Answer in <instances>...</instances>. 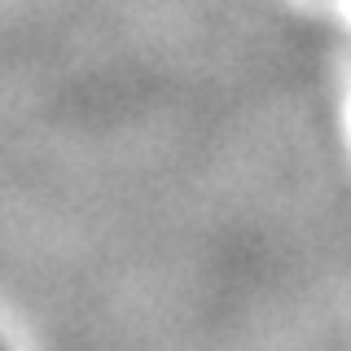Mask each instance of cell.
Masks as SVG:
<instances>
[{"label":"cell","mask_w":351,"mask_h":351,"mask_svg":"<svg viewBox=\"0 0 351 351\" xmlns=\"http://www.w3.org/2000/svg\"><path fill=\"white\" fill-rule=\"evenodd\" d=\"M0 351H9V347H5V343H0Z\"/></svg>","instance_id":"obj_1"}]
</instances>
